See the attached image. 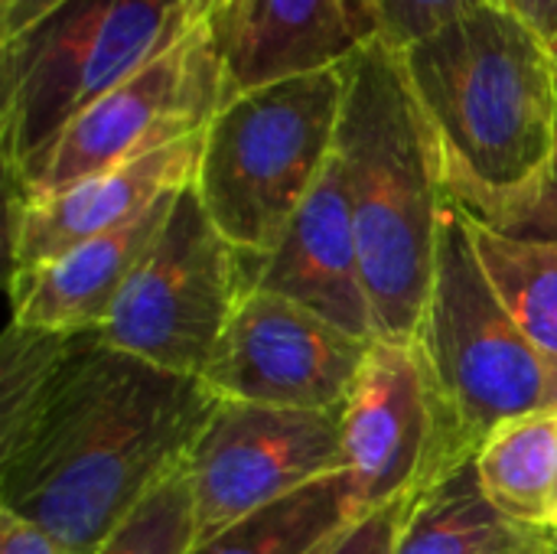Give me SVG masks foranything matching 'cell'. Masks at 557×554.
Instances as JSON below:
<instances>
[{
    "mask_svg": "<svg viewBox=\"0 0 557 554\" xmlns=\"http://www.w3.org/2000/svg\"><path fill=\"white\" fill-rule=\"evenodd\" d=\"M215 395L98 333L0 340V509L91 554L189 457Z\"/></svg>",
    "mask_w": 557,
    "mask_h": 554,
    "instance_id": "1",
    "label": "cell"
},
{
    "mask_svg": "<svg viewBox=\"0 0 557 554\" xmlns=\"http://www.w3.org/2000/svg\"><path fill=\"white\" fill-rule=\"evenodd\" d=\"M395 59L444 193L503 232L535 225L557 180V62L548 42L490 0Z\"/></svg>",
    "mask_w": 557,
    "mask_h": 554,
    "instance_id": "2",
    "label": "cell"
},
{
    "mask_svg": "<svg viewBox=\"0 0 557 554\" xmlns=\"http://www.w3.org/2000/svg\"><path fill=\"white\" fill-rule=\"evenodd\" d=\"M336 157L349 189L375 340L411 343L434 281L447 193L428 127L382 39L352 59Z\"/></svg>",
    "mask_w": 557,
    "mask_h": 554,
    "instance_id": "3",
    "label": "cell"
},
{
    "mask_svg": "<svg viewBox=\"0 0 557 554\" xmlns=\"http://www.w3.org/2000/svg\"><path fill=\"white\" fill-rule=\"evenodd\" d=\"M352 59L228 98L202 134L193 189L212 225L261 261L336 157Z\"/></svg>",
    "mask_w": 557,
    "mask_h": 554,
    "instance_id": "4",
    "label": "cell"
},
{
    "mask_svg": "<svg viewBox=\"0 0 557 554\" xmlns=\"http://www.w3.org/2000/svg\"><path fill=\"white\" fill-rule=\"evenodd\" d=\"M189 29L183 0H62L0 39L3 186H16L85 108Z\"/></svg>",
    "mask_w": 557,
    "mask_h": 554,
    "instance_id": "5",
    "label": "cell"
},
{
    "mask_svg": "<svg viewBox=\"0 0 557 554\" xmlns=\"http://www.w3.org/2000/svg\"><path fill=\"white\" fill-rule=\"evenodd\" d=\"M414 343L470 457L503 421L557 408V362L496 297L450 196Z\"/></svg>",
    "mask_w": 557,
    "mask_h": 554,
    "instance_id": "6",
    "label": "cell"
},
{
    "mask_svg": "<svg viewBox=\"0 0 557 554\" xmlns=\"http://www.w3.org/2000/svg\"><path fill=\"white\" fill-rule=\"evenodd\" d=\"M245 294L248 261L212 225L189 183L95 333L111 349L202 382Z\"/></svg>",
    "mask_w": 557,
    "mask_h": 554,
    "instance_id": "7",
    "label": "cell"
},
{
    "mask_svg": "<svg viewBox=\"0 0 557 554\" xmlns=\"http://www.w3.org/2000/svg\"><path fill=\"white\" fill-rule=\"evenodd\" d=\"M225 104L222 59L209 26H193L166 52L85 108L7 199H36L196 137Z\"/></svg>",
    "mask_w": 557,
    "mask_h": 554,
    "instance_id": "8",
    "label": "cell"
},
{
    "mask_svg": "<svg viewBox=\"0 0 557 554\" xmlns=\"http://www.w3.org/2000/svg\"><path fill=\"white\" fill-rule=\"evenodd\" d=\"M352 516L418 500L473 460L463 454L418 343L375 340L343 408Z\"/></svg>",
    "mask_w": 557,
    "mask_h": 554,
    "instance_id": "9",
    "label": "cell"
},
{
    "mask_svg": "<svg viewBox=\"0 0 557 554\" xmlns=\"http://www.w3.org/2000/svg\"><path fill=\"white\" fill-rule=\"evenodd\" d=\"M343 467V411L215 402L186 457L199 542Z\"/></svg>",
    "mask_w": 557,
    "mask_h": 554,
    "instance_id": "10",
    "label": "cell"
},
{
    "mask_svg": "<svg viewBox=\"0 0 557 554\" xmlns=\"http://www.w3.org/2000/svg\"><path fill=\"white\" fill-rule=\"evenodd\" d=\"M372 343L330 320L248 287L202 385L219 402L343 411Z\"/></svg>",
    "mask_w": 557,
    "mask_h": 554,
    "instance_id": "11",
    "label": "cell"
},
{
    "mask_svg": "<svg viewBox=\"0 0 557 554\" xmlns=\"http://www.w3.org/2000/svg\"><path fill=\"white\" fill-rule=\"evenodd\" d=\"M206 26L222 59L225 101L343 65L379 39L369 0H228Z\"/></svg>",
    "mask_w": 557,
    "mask_h": 554,
    "instance_id": "12",
    "label": "cell"
},
{
    "mask_svg": "<svg viewBox=\"0 0 557 554\" xmlns=\"http://www.w3.org/2000/svg\"><path fill=\"white\" fill-rule=\"evenodd\" d=\"M248 287L277 294L333 327L375 343V317L339 157L330 160L274 251L248 264Z\"/></svg>",
    "mask_w": 557,
    "mask_h": 554,
    "instance_id": "13",
    "label": "cell"
},
{
    "mask_svg": "<svg viewBox=\"0 0 557 554\" xmlns=\"http://www.w3.org/2000/svg\"><path fill=\"white\" fill-rule=\"evenodd\" d=\"M202 134L124 167L85 176L65 189L36 199H7L10 268L49 261L88 238L114 232L134 222L163 196L189 186L196 176Z\"/></svg>",
    "mask_w": 557,
    "mask_h": 554,
    "instance_id": "14",
    "label": "cell"
},
{
    "mask_svg": "<svg viewBox=\"0 0 557 554\" xmlns=\"http://www.w3.org/2000/svg\"><path fill=\"white\" fill-rule=\"evenodd\" d=\"M176 193L114 232L88 238L49 261L10 268V323L42 333H95L160 235Z\"/></svg>",
    "mask_w": 557,
    "mask_h": 554,
    "instance_id": "15",
    "label": "cell"
},
{
    "mask_svg": "<svg viewBox=\"0 0 557 554\" xmlns=\"http://www.w3.org/2000/svg\"><path fill=\"white\" fill-rule=\"evenodd\" d=\"M486 500L506 522L552 535L557 500V408L503 421L473 454Z\"/></svg>",
    "mask_w": 557,
    "mask_h": 554,
    "instance_id": "16",
    "label": "cell"
},
{
    "mask_svg": "<svg viewBox=\"0 0 557 554\" xmlns=\"http://www.w3.org/2000/svg\"><path fill=\"white\" fill-rule=\"evenodd\" d=\"M476 261L522 333L557 362V229L503 232L463 212Z\"/></svg>",
    "mask_w": 557,
    "mask_h": 554,
    "instance_id": "17",
    "label": "cell"
},
{
    "mask_svg": "<svg viewBox=\"0 0 557 554\" xmlns=\"http://www.w3.org/2000/svg\"><path fill=\"white\" fill-rule=\"evenodd\" d=\"M352 519L349 480L333 473L199 542L193 554H320Z\"/></svg>",
    "mask_w": 557,
    "mask_h": 554,
    "instance_id": "18",
    "label": "cell"
},
{
    "mask_svg": "<svg viewBox=\"0 0 557 554\" xmlns=\"http://www.w3.org/2000/svg\"><path fill=\"white\" fill-rule=\"evenodd\" d=\"M516 529L486 500L473 460L424 490L401 529L398 554H483Z\"/></svg>",
    "mask_w": 557,
    "mask_h": 554,
    "instance_id": "19",
    "label": "cell"
},
{
    "mask_svg": "<svg viewBox=\"0 0 557 554\" xmlns=\"http://www.w3.org/2000/svg\"><path fill=\"white\" fill-rule=\"evenodd\" d=\"M196 545V503L183 464L91 554H193Z\"/></svg>",
    "mask_w": 557,
    "mask_h": 554,
    "instance_id": "20",
    "label": "cell"
},
{
    "mask_svg": "<svg viewBox=\"0 0 557 554\" xmlns=\"http://www.w3.org/2000/svg\"><path fill=\"white\" fill-rule=\"evenodd\" d=\"M490 0H369L375 33L392 49L401 52L447 23L480 10Z\"/></svg>",
    "mask_w": 557,
    "mask_h": 554,
    "instance_id": "21",
    "label": "cell"
},
{
    "mask_svg": "<svg viewBox=\"0 0 557 554\" xmlns=\"http://www.w3.org/2000/svg\"><path fill=\"white\" fill-rule=\"evenodd\" d=\"M414 500L392 503L352 519L320 554H398V539Z\"/></svg>",
    "mask_w": 557,
    "mask_h": 554,
    "instance_id": "22",
    "label": "cell"
},
{
    "mask_svg": "<svg viewBox=\"0 0 557 554\" xmlns=\"http://www.w3.org/2000/svg\"><path fill=\"white\" fill-rule=\"evenodd\" d=\"M0 554H78L42 526L0 509Z\"/></svg>",
    "mask_w": 557,
    "mask_h": 554,
    "instance_id": "23",
    "label": "cell"
},
{
    "mask_svg": "<svg viewBox=\"0 0 557 554\" xmlns=\"http://www.w3.org/2000/svg\"><path fill=\"white\" fill-rule=\"evenodd\" d=\"M509 7L522 23H529L545 42L557 36V0H499Z\"/></svg>",
    "mask_w": 557,
    "mask_h": 554,
    "instance_id": "24",
    "label": "cell"
},
{
    "mask_svg": "<svg viewBox=\"0 0 557 554\" xmlns=\"http://www.w3.org/2000/svg\"><path fill=\"white\" fill-rule=\"evenodd\" d=\"M55 3H62V0H16L13 10L7 16H0V39L16 36L20 29H26L29 23H36L42 13H49Z\"/></svg>",
    "mask_w": 557,
    "mask_h": 554,
    "instance_id": "25",
    "label": "cell"
},
{
    "mask_svg": "<svg viewBox=\"0 0 557 554\" xmlns=\"http://www.w3.org/2000/svg\"><path fill=\"white\" fill-rule=\"evenodd\" d=\"M483 554H557V539L545 532H516L512 539L496 542Z\"/></svg>",
    "mask_w": 557,
    "mask_h": 554,
    "instance_id": "26",
    "label": "cell"
},
{
    "mask_svg": "<svg viewBox=\"0 0 557 554\" xmlns=\"http://www.w3.org/2000/svg\"><path fill=\"white\" fill-rule=\"evenodd\" d=\"M183 3H186L189 23H193V26H206V23H212V20L225 10L228 0H183Z\"/></svg>",
    "mask_w": 557,
    "mask_h": 554,
    "instance_id": "27",
    "label": "cell"
},
{
    "mask_svg": "<svg viewBox=\"0 0 557 554\" xmlns=\"http://www.w3.org/2000/svg\"><path fill=\"white\" fill-rule=\"evenodd\" d=\"M13 3H16V0H0V16H7V13L13 10Z\"/></svg>",
    "mask_w": 557,
    "mask_h": 554,
    "instance_id": "28",
    "label": "cell"
},
{
    "mask_svg": "<svg viewBox=\"0 0 557 554\" xmlns=\"http://www.w3.org/2000/svg\"><path fill=\"white\" fill-rule=\"evenodd\" d=\"M548 49H552V56H555V62H557V36L548 42Z\"/></svg>",
    "mask_w": 557,
    "mask_h": 554,
    "instance_id": "29",
    "label": "cell"
},
{
    "mask_svg": "<svg viewBox=\"0 0 557 554\" xmlns=\"http://www.w3.org/2000/svg\"><path fill=\"white\" fill-rule=\"evenodd\" d=\"M552 535L557 539V500H555V522H552Z\"/></svg>",
    "mask_w": 557,
    "mask_h": 554,
    "instance_id": "30",
    "label": "cell"
}]
</instances>
